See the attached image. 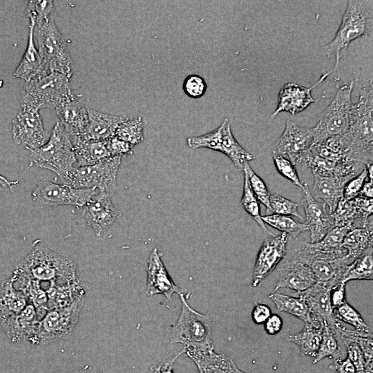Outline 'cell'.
<instances>
[{"label": "cell", "instance_id": "cell-26", "mask_svg": "<svg viewBox=\"0 0 373 373\" xmlns=\"http://www.w3.org/2000/svg\"><path fill=\"white\" fill-rule=\"evenodd\" d=\"M313 175L312 195L323 201L329 209V214L331 215L343 198L344 186L349 180L336 175Z\"/></svg>", "mask_w": 373, "mask_h": 373}, {"label": "cell", "instance_id": "cell-19", "mask_svg": "<svg viewBox=\"0 0 373 373\" xmlns=\"http://www.w3.org/2000/svg\"><path fill=\"white\" fill-rule=\"evenodd\" d=\"M303 198L300 205L304 207L305 222L310 231L311 243L318 242L334 227L324 202H318L311 193L307 183L303 184Z\"/></svg>", "mask_w": 373, "mask_h": 373}, {"label": "cell", "instance_id": "cell-57", "mask_svg": "<svg viewBox=\"0 0 373 373\" xmlns=\"http://www.w3.org/2000/svg\"><path fill=\"white\" fill-rule=\"evenodd\" d=\"M180 353L175 357L177 358ZM169 361H162L159 365L152 367L151 373H173V363L175 358Z\"/></svg>", "mask_w": 373, "mask_h": 373}, {"label": "cell", "instance_id": "cell-14", "mask_svg": "<svg viewBox=\"0 0 373 373\" xmlns=\"http://www.w3.org/2000/svg\"><path fill=\"white\" fill-rule=\"evenodd\" d=\"M13 141L28 151L39 148L48 140L39 112L21 108L12 119Z\"/></svg>", "mask_w": 373, "mask_h": 373}, {"label": "cell", "instance_id": "cell-60", "mask_svg": "<svg viewBox=\"0 0 373 373\" xmlns=\"http://www.w3.org/2000/svg\"><path fill=\"white\" fill-rule=\"evenodd\" d=\"M242 373H245V372H242Z\"/></svg>", "mask_w": 373, "mask_h": 373}, {"label": "cell", "instance_id": "cell-9", "mask_svg": "<svg viewBox=\"0 0 373 373\" xmlns=\"http://www.w3.org/2000/svg\"><path fill=\"white\" fill-rule=\"evenodd\" d=\"M84 303V296L68 307L48 310L38 321L28 341L33 345H46L66 339L78 321Z\"/></svg>", "mask_w": 373, "mask_h": 373}, {"label": "cell", "instance_id": "cell-18", "mask_svg": "<svg viewBox=\"0 0 373 373\" xmlns=\"http://www.w3.org/2000/svg\"><path fill=\"white\" fill-rule=\"evenodd\" d=\"M82 208L86 224L97 236L104 233L121 216L111 201V196L98 191Z\"/></svg>", "mask_w": 373, "mask_h": 373}, {"label": "cell", "instance_id": "cell-4", "mask_svg": "<svg viewBox=\"0 0 373 373\" xmlns=\"http://www.w3.org/2000/svg\"><path fill=\"white\" fill-rule=\"evenodd\" d=\"M69 79L64 75L50 73L26 83L21 92V108L39 112L47 108L55 111L75 99Z\"/></svg>", "mask_w": 373, "mask_h": 373}, {"label": "cell", "instance_id": "cell-49", "mask_svg": "<svg viewBox=\"0 0 373 373\" xmlns=\"http://www.w3.org/2000/svg\"><path fill=\"white\" fill-rule=\"evenodd\" d=\"M53 1L48 0L29 1L26 7V15L30 21L35 23L41 21L52 15Z\"/></svg>", "mask_w": 373, "mask_h": 373}, {"label": "cell", "instance_id": "cell-6", "mask_svg": "<svg viewBox=\"0 0 373 373\" xmlns=\"http://www.w3.org/2000/svg\"><path fill=\"white\" fill-rule=\"evenodd\" d=\"M179 296L182 309L172 330L171 342L183 345L182 352L185 354L214 350L211 319L191 307L183 293Z\"/></svg>", "mask_w": 373, "mask_h": 373}, {"label": "cell", "instance_id": "cell-15", "mask_svg": "<svg viewBox=\"0 0 373 373\" xmlns=\"http://www.w3.org/2000/svg\"><path fill=\"white\" fill-rule=\"evenodd\" d=\"M288 236L285 233L269 236L262 242L254 267L252 286L257 287L285 257Z\"/></svg>", "mask_w": 373, "mask_h": 373}, {"label": "cell", "instance_id": "cell-42", "mask_svg": "<svg viewBox=\"0 0 373 373\" xmlns=\"http://www.w3.org/2000/svg\"><path fill=\"white\" fill-rule=\"evenodd\" d=\"M340 337L345 346L347 357L354 366L356 373H367L364 356L358 345L353 338L352 330L341 326Z\"/></svg>", "mask_w": 373, "mask_h": 373}, {"label": "cell", "instance_id": "cell-28", "mask_svg": "<svg viewBox=\"0 0 373 373\" xmlns=\"http://www.w3.org/2000/svg\"><path fill=\"white\" fill-rule=\"evenodd\" d=\"M198 367L200 373H242L233 360L214 350L186 353Z\"/></svg>", "mask_w": 373, "mask_h": 373}, {"label": "cell", "instance_id": "cell-53", "mask_svg": "<svg viewBox=\"0 0 373 373\" xmlns=\"http://www.w3.org/2000/svg\"><path fill=\"white\" fill-rule=\"evenodd\" d=\"M271 314V310L267 305L256 303L251 312V318L255 324L262 325Z\"/></svg>", "mask_w": 373, "mask_h": 373}, {"label": "cell", "instance_id": "cell-27", "mask_svg": "<svg viewBox=\"0 0 373 373\" xmlns=\"http://www.w3.org/2000/svg\"><path fill=\"white\" fill-rule=\"evenodd\" d=\"M88 124L83 137L86 140L106 141L115 136V132L124 120L125 115L103 113L88 107Z\"/></svg>", "mask_w": 373, "mask_h": 373}, {"label": "cell", "instance_id": "cell-45", "mask_svg": "<svg viewBox=\"0 0 373 373\" xmlns=\"http://www.w3.org/2000/svg\"><path fill=\"white\" fill-rule=\"evenodd\" d=\"M334 313L338 321H342L354 327V329L365 333H372L360 313L347 302L334 309Z\"/></svg>", "mask_w": 373, "mask_h": 373}, {"label": "cell", "instance_id": "cell-44", "mask_svg": "<svg viewBox=\"0 0 373 373\" xmlns=\"http://www.w3.org/2000/svg\"><path fill=\"white\" fill-rule=\"evenodd\" d=\"M223 126L222 121L218 128L209 133L199 136L189 137L186 143L193 149L206 148L220 152Z\"/></svg>", "mask_w": 373, "mask_h": 373}, {"label": "cell", "instance_id": "cell-35", "mask_svg": "<svg viewBox=\"0 0 373 373\" xmlns=\"http://www.w3.org/2000/svg\"><path fill=\"white\" fill-rule=\"evenodd\" d=\"M11 279L18 283V289L24 294L28 302L35 307L38 316L43 317L49 309L46 291L41 288L40 283L14 274Z\"/></svg>", "mask_w": 373, "mask_h": 373}, {"label": "cell", "instance_id": "cell-8", "mask_svg": "<svg viewBox=\"0 0 373 373\" xmlns=\"http://www.w3.org/2000/svg\"><path fill=\"white\" fill-rule=\"evenodd\" d=\"M29 151L35 165L54 172L61 180L76 164L73 143L60 122L56 123L44 145Z\"/></svg>", "mask_w": 373, "mask_h": 373}, {"label": "cell", "instance_id": "cell-34", "mask_svg": "<svg viewBox=\"0 0 373 373\" xmlns=\"http://www.w3.org/2000/svg\"><path fill=\"white\" fill-rule=\"evenodd\" d=\"M279 312L289 314L305 322V323L321 326L316 323L311 318L307 306L303 298L299 295L294 297L274 291L268 296Z\"/></svg>", "mask_w": 373, "mask_h": 373}, {"label": "cell", "instance_id": "cell-36", "mask_svg": "<svg viewBox=\"0 0 373 373\" xmlns=\"http://www.w3.org/2000/svg\"><path fill=\"white\" fill-rule=\"evenodd\" d=\"M323 326L305 323L303 329L289 336V340L298 346L303 355L314 357L321 344Z\"/></svg>", "mask_w": 373, "mask_h": 373}, {"label": "cell", "instance_id": "cell-29", "mask_svg": "<svg viewBox=\"0 0 373 373\" xmlns=\"http://www.w3.org/2000/svg\"><path fill=\"white\" fill-rule=\"evenodd\" d=\"M46 291L49 310L68 307L85 294V290L78 278L61 284L51 282Z\"/></svg>", "mask_w": 373, "mask_h": 373}, {"label": "cell", "instance_id": "cell-58", "mask_svg": "<svg viewBox=\"0 0 373 373\" xmlns=\"http://www.w3.org/2000/svg\"><path fill=\"white\" fill-rule=\"evenodd\" d=\"M358 196L373 199V181L369 180L364 183Z\"/></svg>", "mask_w": 373, "mask_h": 373}, {"label": "cell", "instance_id": "cell-25", "mask_svg": "<svg viewBox=\"0 0 373 373\" xmlns=\"http://www.w3.org/2000/svg\"><path fill=\"white\" fill-rule=\"evenodd\" d=\"M38 314L35 307L28 304L19 313L1 318V327L13 343L28 339L38 322Z\"/></svg>", "mask_w": 373, "mask_h": 373}, {"label": "cell", "instance_id": "cell-31", "mask_svg": "<svg viewBox=\"0 0 373 373\" xmlns=\"http://www.w3.org/2000/svg\"><path fill=\"white\" fill-rule=\"evenodd\" d=\"M372 222L364 227L350 230L344 238L341 247L346 251V256L352 262L373 249Z\"/></svg>", "mask_w": 373, "mask_h": 373}, {"label": "cell", "instance_id": "cell-54", "mask_svg": "<svg viewBox=\"0 0 373 373\" xmlns=\"http://www.w3.org/2000/svg\"><path fill=\"white\" fill-rule=\"evenodd\" d=\"M345 283H339L334 287L330 291V300L334 309L344 304L346 300Z\"/></svg>", "mask_w": 373, "mask_h": 373}, {"label": "cell", "instance_id": "cell-56", "mask_svg": "<svg viewBox=\"0 0 373 373\" xmlns=\"http://www.w3.org/2000/svg\"><path fill=\"white\" fill-rule=\"evenodd\" d=\"M329 367L335 373H356L354 366L347 357L336 359Z\"/></svg>", "mask_w": 373, "mask_h": 373}, {"label": "cell", "instance_id": "cell-52", "mask_svg": "<svg viewBox=\"0 0 373 373\" xmlns=\"http://www.w3.org/2000/svg\"><path fill=\"white\" fill-rule=\"evenodd\" d=\"M106 147L111 157L130 155L133 153V145L114 136L106 140Z\"/></svg>", "mask_w": 373, "mask_h": 373}, {"label": "cell", "instance_id": "cell-41", "mask_svg": "<svg viewBox=\"0 0 373 373\" xmlns=\"http://www.w3.org/2000/svg\"><path fill=\"white\" fill-rule=\"evenodd\" d=\"M115 136L133 146L142 142L144 139L142 117L127 118L119 124Z\"/></svg>", "mask_w": 373, "mask_h": 373}, {"label": "cell", "instance_id": "cell-12", "mask_svg": "<svg viewBox=\"0 0 373 373\" xmlns=\"http://www.w3.org/2000/svg\"><path fill=\"white\" fill-rule=\"evenodd\" d=\"M99 191L96 189H76L48 180L40 181L31 193L33 202L40 205H74L83 207Z\"/></svg>", "mask_w": 373, "mask_h": 373}, {"label": "cell", "instance_id": "cell-23", "mask_svg": "<svg viewBox=\"0 0 373 373\" xmlns=\"http://www.w3.org/2000/svg\"><path fill=\"white\" fill-rule=\"evenodd\" d=\"M88 107L77 97L55 109L57 117L68 134L75 137H83L88 124Z\"/></svg>", "mask_w": 373, "mask_h": 373}, {"label": "cell", "instance_id": "cell-2", "mask_svg": "<svg viewBox=\"0 0 373 373\" xmlns=\"http://www.w3.org/2000/svg\"><path fill=\"white\" fill-rule=\"evenodd\" d=\"M13 274L39 283L68 282L77 278L73 260L50 250L41 242H35L28 254L17 264Z\"/></svg>", "mask_w": 373, "mask_h": 373}, {"label": "cell", "instance_id": "cell-40", "mask_svg": "<svg viewBox=\"0 0 373 373\" xmlns=\"http://www.w3.org/2000/svg\"><path fill=\"white\" fill-rule=\"evenodd\" d=\"M243 173V191L240 204L245 211L252 218V219L257 222L265 234L268 236H273L274 234L268 230L265 224L262 220L259 202L250 186L247 174L245 172Z\"/></svg>", "mask_w": 373, "mask_h": 373}, {"label": "cell", "instance_id": "cell-11", "mask_svg": "<svg viewBox=\"0 0 373 373\" xmlns=\"http://www.w3.org/2000/svg\"><path fill=\"white\" fill-rule=\"evenodd\" d=\"M354 81L340 87L333 99L322 113L314 128V144L332 136L343 135L347 130L353 103Z\"/></svg>", "mask_w": 373, "mask_h": 373}, {"label": "cell", "instance_id": "cell-20", "mask_svg": "<svg viewBox=\"0 0 373 373\" xmlns=\"http://www.w3.org/2000/svg\"><path fill=\"white\" fill-rule=\"evenodd\" d=\"M331 73L332 70L323 74L318 81L310 87H305L294 82L285 84L279 92L278 105L271 113V118L274 119L280 112L296 115L316 102L312 97V90L325 80Z\"/></svg>", "mask_w": 373, "mask_h": 373}, {"label": "cell", "instance_id": "cell-24", "mask_svg": "<svg viewBox=\"0 0 373 373\" xmlns=\"http://www.w3.org/2000/svg\"><path fill=\"white\" fill-rule=\"evenodd\" d=\"M35 23L30 21L29 35L26 50L13 73L15 78L21 79L26 83L50 73L34 41Z\"/></svg>", "mask_w": 373, "mask_h": 373}, {"label": "cell", "instance_id": "cell-38", "mask_svg": "<svg viewBox=\"0 0 373 373\" xmlns=\"http://www.w3.org/2000/svg\"><path fill=\"white\" fill-rule=\"evenodd\" d=\"M343 345L345 346L337 332L327 325H323L321 344L313 363H317L325 358L335 360L341 358Z\"/></svg>", "mask_w": 373, "mask_h": 373}, {"label": "cell", "instance_id": "cell-50", "mask_svg": "<svg viewBox=\"0 0 373 373\" xmlns=\"http://www.w3.org/2000/svg\"><path fill=\"white\" fill-rule=\"evenodd\" d=\"M182 89L188 97L192 99H198L205 94L207 84L200 75L191 74L184 79Z\"/></svg>", "mask_w": 373, "mask_h": 373}, {"label": "cell", "instance_id": "cell-16", "mask_svg": "<svg viewBox=\"0 0 373 373\" xmlns=\"http://www.w3.org/2000/svg\"><path fill=\"white\" fill-rule=\"evenodd\" d=\"M278 281L274 291L287 288L301 293L317 282L311 269L288 253L276 268Z\"/></svg>", "mask_w": 373, "mask_h": 373}, {"label": "cell", "instance_id": "cell-33", "mask_svg": "<svg viewBox=\"0 0 373 373\" xmlns=\"http://www.w3.org/2000/svg\"><path fill=\"white\" fill-rule=\"evenodd\" d=\"M224 126L220 152L227 155L239 170H242L244 163L255 159L247 151L233 136L228 118L223 120Z\"/></svg>", "mask_w": 373, "mask_h": 373}, {"label": "cell", "instance_id": "cell-3", "mask_svg": "<svg viewBox=\"0 0 373 373\" xmlns=\"http://www.w3.org/2000/svg\"><path fill=\"white\" fill-rule=\"evenodd\" d=\"M372 1H348L340 26L333 38L323 46L328 58L335 59L338 70L341 51L354 40L372 35L373 28Z\"/></svg>", "mask_w": 373, "mask_h": 373}, {"label": "cell", "instance_id": "cell-5", "mask_svg": "<svg viewBox=\"0 0 373 373\" xmlns=\"http://www.w3.org/2000/svg\"><path fill=\"white\" fill-rule=\"evenodd\" d=\"M287 253L306 264L316 282L330 289L340 283L345 269L352 262L347 258L344 249L327 251L317 248L313 243L302 240H297Z\"/></svg>", "mask_w": 373, "mask_h": 373}, {"label": "cell", "instance_id": "cell-51", "mask_svg": "<svg viewBox=\"0 0 373 373\" xmlns=\"http://www.w3.org/2000/svg\"><path fill=\"white\" fill-rule=\"evenodd\" d=\"M367 176V171L365 167L362 171L346 183L343 189V198L350 200L358 197Z\"/></svg>", "mask_w": 373, "mask_h": 373}, {"label": "cell", "instance_id": "cell-37", "mask_svg": "<svg viewBox=\"0 0 373 373\" xmlns=\"http://www.w3.org/2000/svg\"><path fill=\"white\" fill-rule=\"evenodd\" d=\"M373 249L356 258L345 269L340 283L346 284L351 280H372Z\"/></svg>", "mask_w": 373, "mask_h": 373}, {"label": "cell", "instance_id": "cell-59", "mask_svg": "<svg viewBox=\"0 0 373 373\" xmlns=\"http://www.w3.org/2000/svg\"><path fill=\"white\" fill-rule=\"evenodd\" d=\"M18 183V181H9L7 178L0 174V185L3 187L12 188V186Z\"/></svg>", "mask_w": 373, "mask_h": 373}, {"label": "cell", "instance_id": "cell-47", "mask_svg": "<svg viewBox=\"0 0 373 373\" xmlns=\"http://www.w3.org/2000/svg\"><path fill=\"white\" fill-rule=\"evenodd\" d=\"M271 156L278 172L303 190V184L300 182L296 166L291 162L276 151H272Z\"/></svg>", "mask_w": 373, "mask_h": 373}, {"label": "cell", "instance_id": "cell-55", "mask_svg": "<svg viewBox=\"0 0 373 373\" xmlns=\"http://www.w3.org/2000/svg\"><path fill=\"white\" fill-rule=\"evenodd\" d=\"M265 331L271 336H274L280 332L283 325L282 318L276 314H271L263 324Z\"/></svg>", "mask_w": 373, "mask_h": 373}, {"label": "cell", "instance_id": "cell-46", "mask_svg": "<svg viewBox=\"0 0 373 373\" xmlns=\"http://www.w3.org/2000/svg\"><path fill=\"white\" fill-rule=\"evenodd\" d=\"M350 230L351 229L348 227H334L321 240L313 244L317 248L327 251L343 250L342 242Z\"/></svg>", "mask_w": 373, "mask_h": 373}, {"label": "cell", "instance_id": "cell-10", "mask_svg": "<svg viewBox=\"0 0 373 373\" xmlns=\"http://www.w3.org/2000/svg\"><path fill=\"white\" fill-rule=\"evenodd\" d=\"M122 157H110L95 164L75 166L61 179L64 184L76 189H96L112 196Z\"/></svg>", "mask_w": 373, "mask_h": 373}, {"label": "cell", "instance_id": "cell-39", "mask_svg": "<svg viewBox=\"0 0 373 373\" xmlns=\"http://www.w3.org/2000/svg\"><path fill=\"white\" fill-rule=\"evenodd\" d=\"M265 224L296 238L299 235L308 230L305 223H301L284 215L271 213L262 216Z\"/></svg>", "mask_w": 373, "mask_h": 373}, {"label": "cell", "instance_id": "cell-17", "mask_svg": "<svg viewBox=\"0 0 373 373\" xmlns=\"http://www.w3.org/2000/svg\"><path fill=\"white\" fill-rule=\"evenodd\" d=\"M373 199L358 196L350 200L342 198L330 215L334 227L351 229L365 226L372 220Z\"/></svg>", "mask_w": 373, "mask_h": 373}, {"label": "cell", "instance_id": "cell-22", "mask_svg": "<svg viewBox=\"0 0 373 373\" xmlns=\"http://www.w3.org/2000/svg\"><path fill=\"white\" fill-rule=\"evenodd\" d=\"M146 287L149 296L163 294L170 300L174 293L184 294L186 291L174 283L156 248L152 250L149 257Z\"/></svg>", "mask_w": 373, "mask_h": 373}, {"label": "cell", "instance_id": "cell-13", "mask_svg": "<svg viewBox=\"0 0 373 373\" xmlns=\"http://www.w3.org/2000/svg\"><path fill=\"white\" fill-rule=\"evenodd\" d=\"M314 126H301L288 119L276 143V151L289 160L295 166H300L314 144Z\"/></svg>", "mask_w": 373, "mask_h": 373}, {"label": "cell", "instance_id": "cell-1", "mask_svg": "<svg viewBox=\"0 0 373 373\" xmlns=\"http://www.w3.org/2000/svg\"><path fill=\"white\" fill-rule=\"evenodd\" d=\"M350 158L365 164L373 160V85L363 86L352 105L347 131L342 135Z\"/></svg>", "mask_w": 373, "mask_h": 373}, {"label": "cell", "instance_id": "cell-32", "mask_svg": "<svg viewBox=\"0 0 373 373\" xmlns=\"http://www.w3.org/2000/svg\"><path fill=\"white\" fill-rule=\"evenodd\" d=\"M24 294L14 287L10 278L0 286V318H7L21 312L28 305Z\"/></svg>", "mask_w": 373, "mask_h": 373}, {"label": "cell", "instance_id": "cell-43", "mask_svg": "<svg viewBox=\"0 0 373 373\" xmlns=\"http://www.w3.org/2000/svg\"><path fill=\"white\" fill-rule=\"evenodd\" d=\"M242 171L247 174L250 186L258 202L265 207L266 215L271 214V194L266 184L262 179L254 171L249 165V162H245L244 163Z\"/></svg>", "mask_w": 373, "mask_h": 373}, {"label": "cell", "instance_id": "cell-21", "mask_svg": "<svg viewBox=\"0 0 373 373\" xmlns=\"http://www.w3.org/2000/svg\"><path fill=\"white\" fill-rule=\"evenodd\" d=\"M330 288L316 283L306 291L299 293L305 300L311 318L317 324L336 327L339 321L336 318L330 300Z\"/></svg>", "mask_w": 373, "mask_h": 373}, {"label": "cell", "instance_id": "cell-48", "mask_svg": "<svg viewBox=\"0 0 373 373\" xmlns=\"http://www.w3.org/2000/svg\"><path fill=\"white\" fill-rule=\"evenodd\" d=\"M300 203H296L279 194H272L270 196L271 214L276 213L284 216H293L300 219L303 217L298 211Z\"/></svg>", "mask_w": 373, "mask_h": 373}, {"label": "cell", "instance_id": "cell-30", "mask_svg": "<svg viewBox=\"0 0 373 373\" xmlns=\"http://www.w3.org/2000/svg\"><path fill=\"white\" fill-rule=\"evenodd\" d=\"M76 166L95 164L111 157L106 141L86 140L75 137L73 142Z\"/></svg>", "mask_w": 373, "mask_h": 373}, {"label": "cell", "instance_id": "cell-7", "mask_svg": "<svg viewBox=\"0 0 373 373\" xmlns=\"http://www.w3.org/2000/svg\"><path fill=\"white\" fill-rule=\"evenodd\" d=\"M34 35L37 41L38 51L48 72L60 73L70 78L74 72L73 61L52 15L35 24Z\"/></svg>", "mask_w": 373, "mask_h": 373}]
</instances>
